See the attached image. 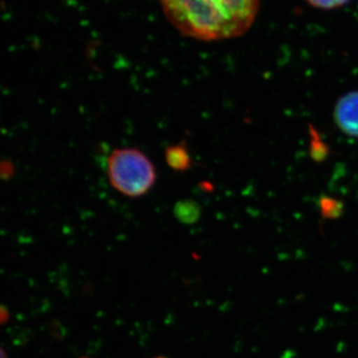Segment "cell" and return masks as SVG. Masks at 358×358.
<instances>
[{
	"mask_svg": "<svg viewBox=\"0 0 358 358\" xmlns=\"http://www.w3.org/2000/svg\"><path fill=\"white\" fill-rule=\"evenodd\" d=\"M169 22L182 36L219 41L245 34L261 0H159Z\"/></svg>",
	"mask_w": 358,
	"mask_h": 358,
	"instance_id": "6da1fadb",
	"label": "cell"
},
{
	"mask_svg": "<svg viewBox=\"0 0 358 358\" xmlns=\"http://www.w3.org/2000/svg\"><path fill=\"white\" fill-rule=\"evenodd\" d=\"M107 176L115 192L129 199H140L154 187L157 169L138 148H119L108 157Z\"/></svg>",
	"mask_w": 358,
	"mask_h": 358,
	"instance_id": "7a4b0ae2",
	"label": "cell"
},
{
	"mask_svg": "<svg viewBox=\"0 0 358 358\" xmlns=\"http://www.w3.org/2000/svg\"><path fill=\"white\" fill-rule=\"evenodd\" d=\"M334 122L343 134L358 138V91L341 96L334 107Z\"/></svg>",
	"mask_w": 358,
	"mask_h": 358,
	"instance_id": "3957f363",
	"label": "cell"
},
{
	"mask_svg": "<svg viewBox=\"0 0 358 358\" xmlns=\"http://www.w3.org/2000/svg\"><path fill=\"white\" fill-rule=\"evenodd\" d=\"M164 159L169 169L176 173H185L192 166V159L185 143L169 145L164 152Z\"/></svg>",
	"mask_w": 358,
	"mask_h": 358,
	"instance_id": "277c9868",
	"label": "cell"
},
{
	"mask_svg": "<svg viewBox=\"0 0 358 358\" xmlns=\"http://www.w3.org/2000/svg\"><path fill=\"white\" fill-rule=\"evenodd\" d=\"M174 214L180 222L193 224L199 220L200 208L199 204L192 200H185L176 204Z\"/></svg>",
	"mask_w": 358,
	"mask_h": 358,
	"instance_id": "5b68a950",
	"label": "cell"
},
{
	"mask_svg": "<svg viewBox=\"0 0 358 358\" xmlns=\"http://www.w3.org/2000/svg\"><path fill=\"white\" fill-rule=\"evenodd\" d=\"M320 212L322 217L326 219H338L343 215V202L331 197L324 196L320 200Z\"/></svg>",
	"mask_w": 358,
	"mask_h": 358,
	"instance_id": "8992f818",
	"label": "cell"
},
{
	"mask_svg": "<svg viewBox=\"0 0 358 358\" xmlns=\"http://www.w3.org/2000/svg\"><path fill=\"white\" fill-rule=\"evenodd\" d=\"M310 133L312 134V141H310V157L317 162H322L326 159L329 155V148L326 143L320 140V136H317V131L313 127H310Z\"/></svg>",
	"mask_w": 358,
	"mask_h": 358,
	"instance_id": "52a82bcc",
	"label": "cell"
},
{
	"mask_svg": "<svg viewBox=\"0 0 358 358\" xmlns=\"http://www.w3.org/2000/svg\"><path fill=\"white\" fill-rule=\"evenodd\" d=\"M305 1L313 8L331 10V9L341 8L346 6L350 0H305Z\"/></svg>",
	"mask_w": 358,
	"mask_h": 358,
	"instance_id": "ba28073f",
	"label": "cell"
},
{
	"mask_svg": "<svg viewBox=\"0 0 358 358\" xmlns=\"http://www.w3.org/2000/svg\"><path fill=\"white\" fill-rule=\"evenodd\" d=\"M14 173V166L11 162H4L1 164L2 178H10Z\"/></svg>",
	"mask_w": 358,
	"mask_h": 358,
	"instance_id": "9c48e42d",
	"label": "cell"
},
{
	"mask_svg": "<svg viewBox=\"0 0 358 358\" xmlns=\"http://www.w3.org/2000/svg\"><path fill=\"white\" fill-rule=\"evenodd\" d=\"M8 313V310H6V308L1 307V312H0V319H1L2 324H6V320H8V315L6 313Z\"/></svg>",
	"mask_w": 358,
	"mask_h": 358,
	"instance_id": "30bf717a",
	"label": "cell"
},
{
	"mask_svg": "<svg viewBox=\"0 0 358 358\" xmlns=\"http://www.w3.org/2000/svg\"><path fill=\"white\" fill-rule=\"evenodd\" d=\"M1 358H6V352H4V350H1Z\"/></svg>",
	"mask_w": 358,
	"mask_h": 358,
	"instance_id": "8fae6325",
	"label": "cell"
},
{
	"mask_svg": "<svg viewBox=\"0 0 358 358\" xmlns=\"http://www.w3.org/2000/svg\"><path fill=\"white\" fill-rule=\"evenodd\" d=\"M157 358H166V357H157Z\"/></svg>",
	"mask_w": 358,
	"mask_h": 358,
	"instance_id": "7c38bea8",
	"label": "cell"
},
{
	"mask_svg": "<svg viewBox=\"0 0 358 358\" xmlns=\"http://www.w3.org/2000/svg\"><path fill=\"white\" fill-rule=\"evenodd\" d=\"M82 358H86V357H82Z\"/></svg>",
	"mask_w": 358,
	"mask_h": 358,
	"instance_id": "4fadbf2b",
	"label": "cell"
}]
</instances>
